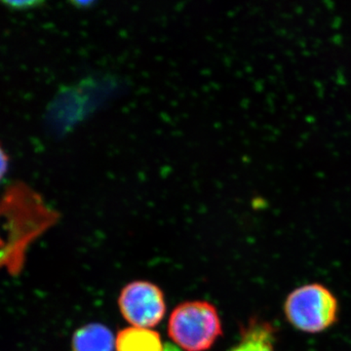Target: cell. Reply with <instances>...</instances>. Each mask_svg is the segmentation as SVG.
I'll use <instances>...</instances> for the list:
<instances>
[{
  "instance_id": "cell-2",
  "label": "cell",
  "mask_w": 351,
  "mask_h": 351,
  "mask_svg": "<svg viewBox=\"0 0 351 351\" xmlns=\"http://www.w3.org/2000/svg\"><path fill=\"white\" fill-rule=\"evenodd\" d=\"M284 313L289 323L299 331L319 334L336 324L339 302L322 284H307L289 294L284 302Z\"/></svg>"
},
{
  "instance_id": "cell-5",
  "label": "cell",
  "mask_w": 351,
  "mask_h": 351,
  "mask_svg": "<svg viewBox=\"0 0 351 351\" xmlns=\"http://www.w3.org/2000/svg\"><path fill=\"white\" fill-rule=\"evenodd\" d=\"M73 351H114L112 332L100 323H91L76 330L71 339Z\"/></svg>"
},
{
  "instance_id": "cell-8",
  "label": "cell",
  "mask_w": 351,
  "mask_h": 351,
  "mask_svg": "<svg viewBox=\"0 0 351 351\" xmlns=\"http://www.w3.org/2000/svg\"><path fill=\"white\" fill-rule=\"evenodd\" d=\"M8 156H7L6 152L3 151V149L0 147V181H1L4 176H5L7 170H8Z\"/></svg>"
},
{
  "instance_id": "cell-7",
  "label": "cell",
  "mask_w": 351,
  "mask_h": 351,
  "mask_svg": "<svg viewBox=\"0 0 351 351\" xmlns=\"http://www.w3.org/2000/svg\"><path fill=\"white\" fill-rule=\"evenodd\" d=\"M10 8L23 10V9H31L40 5L41 2L38 1H6L4 2Z\"/></svg>"
},
{
  "instance_id": "cell-6",
  "label": "cell",
  "mask_w": 351,
  "mask_h": 351,
  "mask_svg": "<svg viewBox=\"0 0 351 351\" xmlns=\"http://www.w3.org/2000/svg\"><path fill=\"white\" fill-rule=\"evenodd\" d=\"M117 351H164L160 335L147 328L129 327L115 339Z\"/></svg>"
},
{
  "instance_id": "cell-4",
  "label": "cell",
  "mask_w": 351,
  "mask_h": 351,
  "mask_svg": "<svg viewBox=\"0 0 351 351\" xmlns=\"http://www.w3.org/2000/svg\"><path fill=\"white\" fill-rule=\"evenodd\" d=\"M276 331L271 323L251 318L240 329V339L228 351H276Z\"/></svg>"
},
{
  "instance_id": "cell-3",
  "label": "cell",
  "mask_w": 351,
  "mask_h": 351,
  "mask_svg": "<svg viewBox=\"0 0 351 351\" xmlns=\"http://www.w3.org/2000/svg\"><path fill=\"white\" fill-rule=\"evenodd\" d=\"M120 313L132 327H156L166 313L165 297L162 290L147 281L127 284L119 295Z\"/></svg>"
},
{
  "instance_id": "cell-1",
  "label": "cell",
  "mask_w": 351,
  "mask_h": 351,
  "mask_svg": "<svg viewBox=\"0 0 351 351\" xmlns=\"http://www.w3.org/2000/svg\"><path fill=\"white\" fill-rule=\"evenodd\" d=\"M168 334L184 351H206L223 335V326L213 304L191 301L182 302L172 311Z\"/></svg>"
}]
</instances>
